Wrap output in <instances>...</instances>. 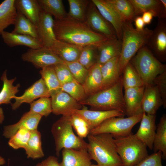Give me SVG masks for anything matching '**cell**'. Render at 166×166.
Segmentation results:
<instances>
[{
  "label": "cell",
  "instance_id": "33",
  "mask_svg": "<svg viewBox=\"0 0 166 166\" xmlns=\"http://www.w3.org/2000/svg\"><path fill=\"white\" fill-rule=\"evenodd\" d=\"M16 78L8 79L7 77V70L3 72L1 80L3 83L2 89L0 92V105L11 103V100L14 98L19 91V84L14 86L13 84Z\"/></svg>",
  "mask_w": 166,
  "mask_h": 166
},
{
  "label": "cell",
  "instance_id": "28",
  "mask_svg": "<svg viewBox=\"0 0 166 166\" xmlns=\"http://www.w3.org/2000/svg\"><path fill=\"white\" fill-rule=\"evenodd\" d=\"M14 4L17 11L36 25L42 10L38 0H15Z\"/></svg>",
  "mask_w": 166,
  "mask_h": 166
},
{
  "label": "cell",
  "instance_id": "7",
  "mask_svg": "<svg viewBox=\"0 0 166 166\" xmlns=\"http://www.w3.org/2000/svg\"><path fill=\"white\" fill-rule=\"evenodd\" d=\"M113 137L123 166H135L148 155L147 146L132 133L126 136Z\"/></svg>",
  "mask_w": 166,
  "mask_h": 166
},
{
  "label": "cell",
  "instance_id": "45",
  "mask_svg": "<svg viewBox=\"0 0 166 166\" xmlns=\"http://www.w3.org/2000/svg\"><path fill=\"white\" fill-rule=\"evenodd\" d=\"M53 66L57 77L61 85L74 80L65 62Z\"/></svg>",
  "mask_w": 166,
  "mask_h": 166
},
{
  "label": "cell",
  "instance_id": "53",
  "mask_svg": "<svg viewBox=\"0 0 166 166\" xmlns=\"http://www.w3.org/2000/svg\"><path fill=\"white\" fill-rule=\"evenodd\" d=\"M90 166H99L97 164H92Z\"/></svg>",
  "mask_w": 166,
  "mask_h": 166
},
{
  "label": "cell",
  "instance_id": "31",
  "mask_svg": "<svg viewBox=\"0 0 166 166\" xmlns=\"http://www.w3.org/2000/svg\"><path fill=\"white\" fill-rule=\"evenodd\" d=\"M152 149L154 152L160 151L162 159H166V115L164 114L161 117L156 126Z\"/></svg>",
  "mask_w": 166,
  "mask_h": 166
},
{
  "label": "cell",
  "instance_id": "3",
  "mask_svg": "<svg viewBox=\"0 0 166 166\" xmlns=\"http://www.w3.org/2000/svg\"><path fill=\"white\" fill-rule=\"evenodd\" d=\"M153 30L148 28L138 30L132 22H124L122 26V47L119 59V67L121 74L124 67L142 46L146 45Z\"/></svg>",
  "mask_w": 166,
  "mask_h": 166
},
{
  "label": "cell",
  "instance_id": "21",
  "mask_svg": "<svg viewBox=\"0 0 166 166\" xmlns=\"http://www.w3.org/2000/svg\"><path fill=\"white\" fill-rule=\"evenodd\" d=\"M42 117L30 111L26 113L18 122L5 127L3 135L6 138H10L21 128H26L30 131L37 129Z\"/></svg>",
  "mask_w": 166,
  "mask_h": 166
},
{
  "label": "cell",
  "instance_id": "25",
  "mask_svg": "<svg viewBox=\"0 0 166 166\" xmlns=\"http://www.w3.org/2000/svg\"><path fill=\"white\" fill-rule=\"evenodd\" d=\"M83 47L57 40L50 49L65 62L77 61Z\"/></svg>",
  "mask_w": 166,
  "mask_h": 166
},
{
  "label": "cell",
  "instance_id": "42",
  "mask_svg": "<svg viewBox=\"0 0 166 166\" xmlns=\"http://www.w3.org/2000/svg\"><path fill=\"white\" fill-rule=\"evenodd\" d=\"M30 134L31 131L26 128H21L10 138L8 144L15 149L21 148L24 149L30 138Z\"/></svg>",
  "mask_w": 166,
  "mask_h": 166
},
{
  "label": "cell",
  "instance_id": "48",
  "mask_svg": "<svg viewBox=\"0 0 166 166\" xmlns=\"http://www.w3.org/2000/svg\"><path fill=\"white\" fill-rule=\"evenodd\" d=\"M35 166H60L57 158L54 156H50Z\"/></svg>",
  "mask_w": 166,
  "mask_h": 166
},
{
  "label": "cell",
  "instance_id": "24",
  "mask_svg": "<svg viewBox=\"0 0 166 166\" xmlns=\"http://www.w3.org/2000/svg\"><path fill=\"white\" fill-rule=\"evenodd\" d=\"M103 17L114 28L118 39L122 40L123 22L115 11L105 0H91Z\"/></svg>",
  "mask_w": 166,
  "mask_h": 166
},
{
  "label": "cell",
  "instance_id": "34",
  "mask_svg": "<svg viewBox=\"0 0 166 166\" xmlns=\"http://www.w3.org/2000/svg\"><path fill=\"white\" fill-rule=\"evenodd\" d=\"M14 25V28L12 32L30 36L38 39L36 26L18 11Z\"/></svg>",
  "mask_w": 166,
  "mask_h": 166
},
{
  "label": "cell",
  "instance_id": "20",
  "mask_svg": "<svg viewBox=\"0 0 166 166\" xmlns=\"http://www.w3.org/2000/svg\"><path fill=\"white\" fill-rule=\"evenodd\" d=\"M121 47V40L117 38L108 39L97 46L96 63L103 64L120 56Z\"/></svg>",
  "mask_w": 166,
  "mask_h": 166
},
{
  "label": "cell",
  "instance_id": "39",
  "mask_svg": "<svg viewBox=\"0 0 166 166\" xmlns=\"http://www.w3.org/2000/svg\"><path fill=\"white\" fill-rule=\"evenodd\" d=\"M61 90L78 102L87 97L82 85L74 80L62 85Z\"/></svg>",
  "mask_w": 166,
  "mask_h": 166
},
{
  "label": "cell",
  "instance_id": "26",
  "mask_svg": "<svg viewBox=\"0 0 166 166\" xmlns=\"http://www.w3.org/2000/svg\"><path fill=\"white\" fill-rule=\"evenodd\" d=\"M1 35L4 42L10 47L22 45L29 49H36L43 47L38 39L30 36L5 31Z\"/></svg>",
  "mask_w": 166,
  "mask_h": 166
},
{
  "label": "cell",
  "instance_id": "29",
  "mask_svg": "<svg viewBox=\"0 0 166 166\" xmlns=\"http://www.w3.org/2000/svg\"><path fill=\"white\" fill-rule=\"evenodd\" d=\"M15 0H5L0 4V34L9 26L14 25L17 11Z\"/></svg>",
  "mask_w": 166,
  "mask_h": 166
},
{
  "label": "cell",
  "instance_id": "35",
  "mask_svg": "<svg viewBox=\"0 0 166 166\" xmlns=\"http://www.w3.org/2000/svg\"><path fill=\"white\" fill-rule=\"evenodd\" d=\"M39 73L49 91L50 97L62 90L61 85L57 77L53 65L42 69Z\"/></svg>",
  "mask_w": 166,
  "mask_h": 166
},
{
  "label": "cell",
  "instance_id": "1",
  "mask_svg": "<svg viewBox=\"0 0 166 166\" xmlns=\"http://www.w3.org/2000/svg\"><path fill=\"white\" fill-rule=\"evenodd\" d=\"M54 31L57 40L82 47L98 46L108 39L93 31L85 21L67 16L61 20L54 19Z\"/></svg>",
  "mask_w": 166,
  "mask_h": 166
},
{
  "label": "cell",
  "instance_id": "49",
  "mask_svg": "<svg viewBox=\"0 0 166 166\" xmlns=\"http://www.w3.org/2000/svg\"><path fill=\"white\" fill-rule=\"evenodd\" d=\"M154 17L153 14L150 11L144 13L141 16L145 25L150 24Z\"/></svg>",
  "mask_w": 166,
  "mask_h": 166
},
{
  "label": "cell",
  "instance_id": "6",
  "mask_svg": "<svg viewBox=\"0 0 166 166\" xmlns=\"http://www.w3.org/2000/svg\"><path fill=\"white\" fill-rule=\"evenodd\" d=\"M139 75L144 86L153 83L155 78L166 70V65L158 60L145 45L130 61Z\"/></svg>",
  "mask_w": 166,
  "mask_h": 166
},
{
  "label": "cell",
  "instance_id": "47",
  "mask_svg": "<svg viewBox=\"0 0 166 166\" xmlns=\"http://www.w3.org/2000/svg\"><path fill=\"white\" fill-rule=\"evenodd\" d=\"M162 154L160 151L154 152L135 166H163Z\"/></svg>",
  "mask_w": 166,
  "mask_h": 166
},
{
  "label": "cell",
  "instance_id": "19",
  "mask_svg": "<svg viewBox=\"0 0 166 166\" xmlns=\"http://www.w3.org/2000/svg\"><path fill=\"white\" fill-rule=\"evenodd\" d=\"M60 166H90L92 159L87 149L63 148Z\"/></svg>",
  "mask_w": 166,
  "mask_h": 166
},
{
  "label": "cell",
  "instance_id": "12",
  "mask_svg": "<svg viewBox=\"0 0 166 166\" xmlns=\"http://www.w3.org/2000/svg\"><path fill=\"white\" fill-rule=\"evenodd\" d=\"M52 16L42 10L36 25L38 38L43 47L50 49L57 40Z\"/></svg>",
  "mask_w": 166,
  "mask_h": 166
},
{
  "label": "cell",
  "instance_id": "17",
  "mask_svg": "<svg viewBox=\"0 0 166 166\" xmlns=\"http://www.w3.org/2000/svg\"><path fill=\"white\" fill-rule=\"evenodd\" d=\"M156 114H147L143 112L139 128L135 134L150 150L153 149L156 129Z\"/></svg>",
  "mask_w": 166,
  "mask_h": 166
},
{
  "label": "cell",
  "instance_id": "22",
  "mask_svg": "<svg viewBox=\"0 0 166 166\" xmlns=\"http://www.w3.org/2000/svg\"><path fill=\"white\" fill-rule=\"evenodd\" d=\"M162 105L163 101L157 86L153 83L145 86L141 105L143 112L155 115Z\"/></svg>",
  "mask_w": 166,
  "mask_h": 166
},
{
  "label": "cell",
  "instance_id": "51",
  "mask_svg": "<svg viewBox=\"0 0 166 166\" xmlns=\"http://www.w3.org/2000/svg\"><path fill=\"white\" fill-rule=\"evenodd\" d=\"M4 119V116L2 108L0 107V124L2 123Z\"/></svg>",
  "mask_w": 166,
  "mask_h": 166
},
{
  "label": "cell",
  "instance_id": "46",
  "mask_svg": "<svg viewBox=\"0 0 166 166\" xmlns=\"http://www.w3.org/2000/svg\"><path fill=\"white\" fill-rule=\"evenodd\" d=\"M153 83L157 87L163 103V106L166 108V70L158 75Z\"/></svg>",
  "mask_w": 166,
  "mask_h": 166
},
{
  "label": "cell",
  "instance_id": "38",
  "mask_svg": "<svg viewBox=\"0 0 166 166\" xmlns=\"http://www.w3.org/2000/svg\"><path fill=\"white\" fill-rule=\"evenodd\" d=\"M89 0H68L69 10L67 16L71 18L85 21Z\"/></svg>",
  "mask_w": 166,
  "mask_h": 166
},
{
  "label": "cell",
  "instance_id": "9",
  "mask_svg": "<svg viewBox=\"0 0 166 166\" xmlns=\"http://www.w3.org/2000/svg\"><path fill=\"white\" fill-rule=\"evenodd\" d=\"M85 21L93 31L107 39L117 38L113 26L101 15L91 0L88 7Z\"/></svg>",
  "mask_w": 166,
  "mask_h": 166
},
{
  "label": "cell",
  "instance_id": "36",
  "mask_svg": "<svg viewBox=\"0 0 166 166\" xmlns=\"http://www.w3.org/2000/svg\"><path fill=\"white\" fill-rule=\"evenodd\" d=\"M42 9L53 16L55 19L61 20L67 16L62 0H38Z\"/></svg>",
  "mask_w": 166,
  "mask_h": 166
},
{
  "label": "cell",
  "instance_id": "41",
  "mask_svg": "<svg viewBox=\"0 0 166 166\" xmlns=\"http://www.w3.org/2000/svg\"><path fill=\"white\" fill-rule=\"evenodd\" d=\"M97 47L89 45L83 47L77 61L87 69L96 63Z\"/></svg>",
  "mask_w": 166,
  "mask_h": 166
},
{
  "label": "cell",
  "instance_id": "32",
  "mask_svg": "<svg viewBox=\"0 0 166 166\" xmlns=\"http://www.w3.org/2000/svg\"><path fill=\"white\" fill-rule=\"evenodd\" d=\"M24 149L28 158L35 159L44 156L42 147L41 134L37 129L31 131L30 138Z\"/></svg>",
  "mask_w": 166,
  "mask_h": 166
},
{
  "label": "cell",
  "instance_id": "52",
  "mask_svg": "<svg viewBox=\"0 0 166 166\" xmlns=\"http://www.w3.org/2000/svg\"><path fill=\"white\" fill-rule=\"evenodd\" d=\"M5 163V160L4 159L0 156V166L4 164Z\"/></svg>",
  "mask_w": 166,
  "mask_h": 166
},
{
  "label": "cell",
  "instance_id": "16",
  "mask_svg": "<svg viewBox=\"0 0 166 166\" xmlns=\"http://www.w3.org/2000/svg\"><path fill=\"white\" fill-rule=\"evenodd\" d=\"M136 15L140 16L144 13L150 11L154 17L166 19V0H129Z\"/></svg>",
  "mask_w": 166,
  "mask_h": 166
},
{
  "label": "cell",
  "instance_id": "43",
  "mask_svg": "<svg viewBox=\"0 0 166 166\" xmlns=\"http://www.w3.org/2000/svg\"><path fill=\"white\" fill-rule=\"evenodd\" d=\"M70 119L72 127L76 131L77 136L82 139L87 137L91 129L86 121L74 113L70 115Z\"/></svg>",
  "mask_w": 166,
  "mask_h": 166
},
{
  "label": "cell",
  "instance_id": "30",
  "mask_svg": "<svg viewBox=\"0 0 166 166\" xmlns=\"http://www.w3.org/2000/svg\"><path fill=\"white\" fill-rule=\"evenodd\" d=\"M117 13L123 22L133 21L136 15L129 0H105Z\"/></svg>",
  "mask_w": 166,
  "mask_h": 166
},
{
  "label": "cell",
  "instance_id": "40",
  "mask_svg": "<svg viewBox=\"0 0 166 166\" xmlns=\"http://www.w3.org/2000/svg\"><path fill=\"white\" fill-rule=\"evenodd\" d=\"M30 111L47 117L52 112L51 99L49 97H42L30 104Z\"/></svg>",
  "mask_w": 166,
  "mask_h": 166
},
{
  "label": "cell",
  "instance_id": "15",
  "mask_svg": "<svg viewBox=\"0 0 166 166\" xmlns=\"http://www.w3.org/2000/svg\"><path fill=\"white\" fill-rule=\"evenodd\" d=\"M50 97L49 91L43 80L40 78L25 90L19 97L15 96V102L11 105L12 109L16 110L23 103L30 104L38 98Z\"/></svg>",
  "mask_w": 166,
  "mask_h": 166
},
{
  "label": "cell",
  "instance_id": "37",
  "mask_svg": "<svg viewBox=\"0 0 166 166\" xmlns=\"http://www.w3.org/2000/svg\"><path fill=\"white\" fill-rule=\"evenodd\" d=\"M122 82L124 89L144 86L137 72L129 62L123 69Z\"/></svg>",
  "mask_w": 166,
  "mask_h": 166
},
{
  "label": "cell",
  "instance_id": "50",
  "mask_svg": "<svg viewBox=\"0 0 166 166\" xmlns=\"http://www.w3.org/2000/svg\"><path fill=\"white\" fill-rule=\"evenodd\" d=\"M133 21L134 22L136 29L137 30H142L144 28L145 25L141 16H136L134 18Z\"/></svg>",
  "mask_w": 166,
  "mask_h": 166
},
{
  "label": "cell",
  "instance_id": "44",
  "mask_svg": "<svg viewBox=\"0 0 166 166\" xmlns=\"http://www.w3.org/2000/svg\"><path fill=\"white\" fill-rule=\"evenodd\" d=\"M65 62L74 80L82 85L88 73V69L85 68L77 61Z\"/></svg>",
  "mask_w": 166,
  "mask_h": 166
},
{
  "label": "cell",
  "instance_id": "2",
  "mask_svg": "<svg viewBox=\"0 0 166 166\" xmlns=\"http://www.w3.org/2000/svg\"><path fill=\"white\" fill-rule=\"evenodd\" d=\"M87 150L92 160L99 166H123L117 151L114 139L109 133L87 136Z\"/></svg>",
  "mask_w": 166,
  "mask_h": 166
},
{
  "label": "cell",
  "instance_id": "23",
  "mask_svg": "<svg viewBox=\"0 0 166 166\" xmlns=\"http://www.w3.org/2000/svg\"><path fill=\"white\" fill-rule=\"evenodd\" d=\"M119 57L120 56L115 57L101 65V90L114 85L121 79L122 76L119 67Z\"/></svg>",
  "mask_w": 166,
  "mask_h": 166
},
{
  "label": "cell",
  "instance_id": "27",
  "mask_svg": "<svg viewBox=\"0 0 166 166\" xmlns=\"http://www.w3.org/2000/svg\"><path fill=\"white\" fill-rule=\"evenodd\" d=\"M101 64L95 63L89 69L85 81L82 85L87 97L101 90Z\"/></svg>",
  "mask_w": 166,
  "mask_h": 166
},
{
  "label": "cell",
  "instance_id": "18",
  "mask_svg": "<svg viewBox=\"0 0 166 166\" xmlns=\"http://www.w3.org/2000/svg\"><path fill=\"white\" fill-rule=\"evenodd\" d=\"M144 86L124 89L125 115L128 117L143 113L141 105Z\"/></svg>",
  "mask_w": 166,
  "mask_h": 166
},
{
  "label": "cell",
  "instance_id": "10",
  "mask_svg": "<svg viewBox=\"0 0 166 166\" xmlns=\"http://www.w3.org/2000/svg\"><path fill=\"white\" fill-rule=\"evenodd\" d=\"M145 46L160 61L166 59V19H158L156 26Z\"/></svg>",
  "mask_w": 166,
  "mask_h": 166
},
{
  "label": "cell",
  "instance_id": "4",
  "mask_svg": "<svg viewBox=\"0 0 166 166\" xmlns=\"http://www.w3.org/2000/svg\"><path fill=\"white\" fill-rule=\"evenodd\" d=\"M123 89L121 76L114 85L87 97L79 103L82 105L90 106L92 110H119L123 112L125 115Z\"/></svg>",
  "mask_w": 166,
  "mask_h": 166
},
{
  "label": "cell",
  "instance_id": "11",
  "mask_svg": "<svg viewBox=\"0 0 166 166\" xmlns=\"http://www.w3.org/2000/svg\"><path fill=\"white\" fill-rule=\"evenodd\" d=\"M21 57L23 61L30 62L35 67L41 69L48 66L65 62L50 49L44 47L29 49L22 54Z\"/></svg>",
  "mask_w": 166,
  "mask_h": 166
},
{
  "label": "cell",
  "instance_id": "14",
  "mask_svg": "<svg viewBox=\"0 0 166 166\" xmlns=\"http://www.w3.org/2000/svg\"><path fill=\"white\" fill-rule=\"evenodd\" d=\"M75 113L84 119L91 130L98 126L106 120L113 117H124L125 114L119 110L99 111L89 110L84 105L80 109L75 110ZM90 130V131H91Z\"/></svg>",
  "mask_w": 166,
  "mask_h": 166
},
{
  "label": "cell",
  "instance_id": "8",
  "mask_svg": "<svg viewBox=\"0 0 166 166\" xmlns=\"http://www.w3.org/2000/svg\"><path fill=\"white\" fill-rule=\"evenodd\" d=\"M143 113L126 118L110 117L91 130L89 134L109 133L113 137L128 136L132 133V130L133 127L140 121Z\"/></svg>",
  "mask_w": 166,
  "mask_h": 166
},
{
  "label": "cell",
  "instance_id": "5",
  "mask_svg": "<svg viewBox=\"0 0 166 166\" xmlns=\"http://www.w3.org/2000/svg\"><path fill=\"white\" fill-rule=\"evenodd\" d=\"M70 117V115H62L53 124L51 127L56 153L58 156L63 148L87 149V143L74 133Z\"/></svg>",
  "mask_w": 166,
  "mask_h": 166
},
{
  "label": "cell",
  "instance_id": "13",
  "mask_svg": "<svg viewBox=\"0 0 166 166\" xmlns=\"http://www.w3.org/2000/svg\"><path fill=\"white\" fill-rule=\"evenodd\" d=\"M52 113L56 115H71L82 105L66 93L61 91L51 96Z\"/></svg>",
  "mask_w": 166,
  "mask_h": 166
}]
</instances>
